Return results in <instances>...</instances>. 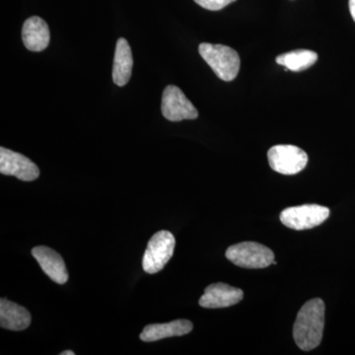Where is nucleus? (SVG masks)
I'll list each match as a JSON object with an SVG mask.
<instances>
[{
  "label": "nucleus",
  "mask_w": 355,
  "mask_h": 355,
  "mask_svg": "<svg viewBox=\"0 0 355 355\" xmlns=\"http://www.w3.org/2000/svg\"><path fill=\"white\" fill-rule=\"evenodd\" d=\"M0 173L25 182L35 181L40 176L38 166L33 161L23 154L4 147L0 148Z\"/></svg>",
  "instance_id": "nucleus-8"
},
{
  "label": "nucleus",
  "mask_w": 355,
  "mask_h": 355,
  "mask_svg": "<svg viewBox=\"0 0 355 355\" xmlns=\"http://www.w3.org/2000/svg\"><path fill=\"white\" fill-rule=\"evenodd\" d=\"M23 43L27 50L31 51H43L50 44L51 34L46 21L32 16L25 21L22 28Z\"/></svg>",
  "instance_id": "nucleus-11"
},
{
  "label": "nucleus",
  "mask_w": 355,
  "mask_h": 355,
  "mask_svg": "<svg viewBox=\"0 0 355 355\" xmlns=\"http://www.w3.org/2000/svg\"><path fill=\"white\" fill-rule=\"evenodd\" d=\"M174 235L169 231H159L149 240L142 260L144 272L154 275L164 268L166 263L171 260L174 254Z\"/></svg>",
  "instance_id": "nucleus-4"
},
{
  "label": "nucleus",
  "mask_w": 355,
  "mask_h": 355,
  "mask_svg": "<svg viewBox=\"0 0 355 355\" xmlns=\"http://www.w3.org/2000/svg\"><path fill=\"white\" fill-rule=\"evenodd\" d=\"M226 258L234 265L244 268H265L275 261L270 248L256 242H243L228 248Z\"/></svg>",
  "instance_id": "nucleus-3"
},
{
  "label": "nucleus",
  "mask_w": 355,
  "mask_h": 355,
  "mask_svg": "<svg viewBox=\"0 0 355 355\" xmlns=\"http://www.w3.org/2000/svg\"><path fill=\"white\" fill-rule=\"evenodd\" d=\"M317 60L318 55L315 51L296 50L279 55L275 62L277 64L286 67V70L299 72L309 69Z\"/></svg>",
  "instance_id": "nucleus-15"
},
{
  "label": "nucleus",
  "mask_w": 355,
  "mask_h": 355,
  "mask_svg": "<svg viewBox=\"0 0 355 355\" xmlns=\"http://www.w3.org/2000/svg\"><path fill=\"white\" fill-rule=\"evenodd\" d=\"M330 216V209L319 205L288 207L280 214V221L293 230H307L324 223Z\"/></svg>",
  "instance_id": "nucleus-5"
},
{
  "label": "nucleus",
  "mask_w": 355,
  "mask_h": 355,
  "mask_svg": "<svg viewBox=\"0 0 355 355\" xmlns=\"http://www.w3.org/2000/svg\"><path fill=\"white\" fill-rule=\"evenodd\" d=\"M200 57L221 80H234L239 73L240 60L237 51L224 44L202 43L198 46Z\"/></svg>",
  "instance_id": "nucleus-2"
},
{
  "label": "nucleus",
  "mask_w": 355,
  "mask_h": 355,
  "mask_svg": "<svg viewBox=\"0 0 355 355\" xmlns=\"http://www.w3.org/2000/svg\"><path fill=\"white\" fill-rule=\"evenodd\" d=\"M76 354H74L73 352H71V350H65V352H62V354H60V355H74Z\"/></svg>",
  "instance_id": "nucleus-18"
},
{
  "label": "nucleus",
  "mask_w": 355,
  "mask_h": 355,
  "mask_svg": "<svg viewBox=\"0 0 355 355\" xmlns=\"http://www.w3.org/2000/svg\"><path fill=\"white\" fill-rule=\"evenodd\" d=\"M31 314L22 306L1 298L0 300V326L10 331L26 330L31 324Z\"/></svg>",
  "instance_id": "nucleus-13"
},
{
  "label": "nucleus",
  "mask_w": 355,
  "mask_h": 355,
  "mask_svg": "<svg viewBox=\"0 0 355 355\" xmlns=\"http://www.w3.org/2000/svg\"><path fill=\"white\" fill-rule=\"evenodd\" d=\"M193 323L189 320H176L166 324H148L140 334L142 342H157L172 336H182L193 331Z\"/></svg>",
  "instance_id": "nucleus-12"
},
{
  "label": "nucleus",
  "mask_w": 355,
  "mask_h": 355,
  "mask_svg": "<svg viewBox=\"0 0 355 355\" xmlns=\"http://www.w3.org/2000/svg\"><path fill=\"white\" fill-rule=\"evenodd\" d=\"M244 297L241 289L228 284H214L205 288V293L200 299V305L207 309L230 307L238 304Z\"/></svg>",
  "instance_id": "nucleus-9"
},
{
  "label": "nucleus",
  "mask_w": 355,
  "mask_h": 355,
  "mask_svg": "<svg viewBox=\"0 0 355 355\" xmlns=\"http://www.w3.org/2000/svg\"><path fill=\"white\" fill-rule=\"evenodd\" d=\"M324 309V301L314 298L299 311L293 327V338L299 349L310 352L319 347L323 338Z\"/></svg>",
  "instance_id": "nucleus-1"
},
{
  "label": "nucleus",
  "mask_w": 355,
  "mask_h": 355,
  "mask_svg": "<svg viewBox=\"0 0 355 355\" xmlns=\"http://www.w3.org/2000/svg\"><path fill=\"white\" fill-rule=\"evenodd\" d=\"M161 111L165 119L170 121L195 120L198 116V110L186 97L183 91L174 85L164 89L161 102Z\"/></svg>",
  "instance_id": "nucleus-7"
},
{
  "label": "nucleus",
  "mask_w": 355,
  "mask_h": 355,
  "mask_svg": "<svg viewBox=\"0 0 355 355\" xmlns=\"http://www.w3.org/2000/svg\"><path fill=\"white\" fill-rule=\"evenodd\" d=\"M132 65V53L130 44L125 38H120L116 42L113 65V81L116 85L123 87L130 81Z\"/></svg>",
  "instance_id": "nucleus-14"
},
{
  "label": "nucleus",
  "mask_w": 355,
  "mask_h": 355,
  "mask_svg": "<svg viewBox=\"0 0 355 355\" xmlns=\"http://www.w3.org/2000/svg\"><path fill=\"white\" fill-rule=\"evenodd\" d=\"M32 254L51 280L58 284H64L69 280L64 259L57 252L49 247L38 246L32 250Z\"/></svg>",
  "instance_id": "nucleus-10"
},
{
  "label": "nucleus",
  "mask_w": 355,
  "mask_h": 355,
  "mask_svg": "<svg viewBox=\"0 0 355 355\" xmlns=\"http://www.w3.org/2000/svg\"><path fill=\"white\" fill-rule=\"evenodd\" d=\"M236 0H195L196 3L210 11H218Z\"/></svg>",
  "instance_id": "nucleus-16"
},
{
  "label": "nucleus",
  "mask_w": 355,
  "mask_h": 355,
  "mask_svg": "<svg viewBox=\"0 0 355 355\" xmlns=\"http://www.w3.org/2000/svg\"><path fill=\"white\" fill-rule=\"evenodd\" d=\"M349 11L355 22V0H349Z\"/></svg>",
  "instance_id": "nucleus-17"
},
{
  "label": "nucleus",
  "mask_w": 355,
  "mask_h": 355,
  "mask_svg": "<svg viewBox=\"0 0 355 355\" xmlns=\"http://www.w3.org/2000/svg\"><path fill=\"white\" fill-rule=\"evenodd\" d=\"M268 163L273 171L282 175H295L302 171L308 163V155L294 146H275L268 150Z\"/></svg>",
  "instance_id": "nucleus-6"
}]
</instances>
